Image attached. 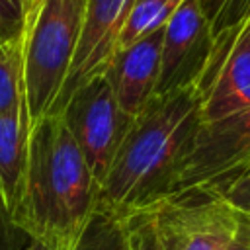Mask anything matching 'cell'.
Segmentation results:
<instances>
[{
  "mask_svg": "<svg viewBox=\"0 0 250 250\" xmlns=\"http://www.w3.org/2000/svg\"><path fill=\"white\" fill-rule=\"evenodd\" d=\"M227 250H250V223L244 219V215H242V223Z\"/></svg>",
  "mask_w": 250,
  "mask_h": 250,
  "instance_id": "cell-20",
  "label": "cell"
},
{
  "mask_svg": "<svg viewBox=\"0 0 250 250\" xmlns=\"http://www.w3.org/2000/svg\"><path fill=\"white\" fill-rule=\"evenodd\" d=\"M23 250H61V248H57V246L51 244V242L39 240V238H29V242L25 244Z\"/></svg>",
  "mask_w": 250,
  "mask_h": 250,
  "instance_id": "cell-21",
  "label": "cell"
},
{
  "mask_svg": "<svg viewBox=\"0 0 250 250\" xmlns=\"http://www.w3.org/2000/svg\"><path fill=\"white\" fill-rule=\"evenodd\" d=\"M182 2L184 0H135L117 33L115 51L156 29H162Z\"/></svg>",
  "mask_w": 250,
  "mask_h": 250,
  "instance_id": "cell-12",
  "label": "cell"
},
{
  "mask_svg": "<svg viewBox=\"0 0 250 250\" xmlns=\"http://www.w3.org/2000/svg\"><path fill=\"white\" fill-rule=\"evenodd\" d=\"M57 115L62 117L94 178L102 184L133 123V119L121 111L105 74H96L78 86Z\"/></svg>",
  "mask_w": 250,
  "mask_h": 250,
  "instance_id": "cell-5",
  "label": "cell"
},
{
  "mask_svg": "<svg viewBox=\"0 0 250 250\" xmlns=\"http://www.w3.org/2000/svg\"><path fill=\"white\" fill-rule=\"evenodd\" d=\"M215 195L225 199L238 213H250V166Z\"/></svg>",
  "mask_w": 250,
  "mask_h": 250,
  "instance_id": "cell-17",
  "label": "cell"
},
{
  "mask_svg": "<svg viewBox=\"0 0 250 250\" xmlns=\"http://www.w3.org/2000/svg\"><path fill=\"white\" fill-rule=\"evenodd\" d=\"M100 184L61 115H45L29 131L23 189L14 213L29 236L72 250L98 211Z\"/></svg>",
  "mask_w": 250,
  "mask_h": 250,
  "instance_id": "cell-2",
  "label": "cell"
},
{
  "mask_svg": "<svg viewBox=\"0 0 250 250\" xmlns=\"http://www.w3.org/2000/svg\"><path fill=\"white\" fill-rule=\"evenodd\" d=\"M88 0H35L21 33L29 131L49 115L78 51Z\"/></svg>",
  "mask_w": 250,
  "mask_h": 250,
  "instance_id": "cell-3",
  "label": "cell"
},
{
  "mask_svg": "<svg viewBox=\"0 0 250 250\" xmlns=\"http://www.w3.org/2000/svg\"><path fill=\"white\" fill-rule=\"evenodd\" d=\"M199 125L197 88L154 96L133 119L100 184L98 211L127 219L168 199Z\"/></svg>",
  "mask_w": 250,
  "mask_h": 250,
  "instance_id": "cell-1",
  "label": "cell"
},
{
  "mask_svg": "<svg viewBox=\"0 0 250 250\" xmlns=\"http://www.w3.org/2000/svg\"><path fill=\"white\" fill-rule=\"evenodd\" d=\"M72 250H129L125 221L96 211Z\"/></svg>",
  "mask_w": 250,
  "mask_h": 250,
  "instance_id": "cell-14",
  "label": "cell"
},
{
  "mask_svg": "<svg viewBox=\"0 0 250 250\" xmlns=\"http://www.w3.org/2000/svg\"><path fill=\"white\" fill-rule=\"evenodd\" d=\"M123 221L129 238V250H160L154 230V219L150 211L137 213Z\"/></svg>",
  "mask_w": 250,
  "mask_h": 250,
  "instance_id": "cell-16",
  "label": "cell"
},
{
  "mask_svg": "<svg viewBox=\"0 0 250 250\" xmlns=\"http://www.w3.org/2000/svg\"><path fill=\"white\" fill-rule=\"evenodd\" d=\"M242 215H244V219H246V221L250 223V213H242Z\"/></svg>",
  "mask_w": 250,
  "mask_h": 250,
  "instance_id": "cell-23",
  "label": "cell"
},
{
  "mask_svg": "<svg viewBox=\"0 0 250 250\" xmlns=\"http://www.w3.org/2000/svg\"><path fill=\"white\" fill-rule=\"evenodd\" d=\"M250 166V107L201 121L191 152L168 199L219 193Z\"/></svg>",
  "mask_w": 250,
  "mask_h": 250,
  "instance_id": "cell-4",
  "label": "cell"
},
{
  "mask_svg": "<svg viewBox=\"0 0 250 250\" xmlns=\"http://www.w3.org/2000/svg\"><path fill=\"white\" fill-rule=\"evenodd\" d=\"M16 2V6L23 12V16H27V12L33 8V4H35V0H14Z\"/></svg>",
  "mask_w": 250,
  "mask_h": 250,
  "instance_id": "cell-22",
  "label": "cell"
},
{
  "mask_svg": "<svg viewBox=\"0 0 250 250\" xmlns=\"http://www.w3.org/2000/svg\"><path fill=\"white\" fill-rule=\"evenodd\" d=\"M197 92L201 121L250 107V16L215 39Z\"/></svg>",
  "mask_w": 250,
  "mask_h": 250,
  "instance_id": "cell-8",
  "label": "cell"
},
{
  "mask_svg": "<svg viewBox=\"0 0 250 250\" xmlns=\"http://www.w3.org/2000/svg\"><path fill=\"white\" fill-rule=\"evenodd\" d=\"M164 27L113 53L104 74L125 115L135 119L154 98Z\"/></svg>",
  "mask_w": 250,
  "mask_h": 250,
  "instance_id": "cell-10",
  "label": "cell"
},
{
  "mask_svg": "<svg viewBox=\"0 0 250 250\" xmlns=\"http://www.w3.org/2000/svg\"><path fill=\"white\" fill-rule=\"evenodd\" d=\"M150 213L160 250H227L242 223L217 195L164 199Z\"/></svg>",
  "mask_w": 250,
  "mask_h": 250,
  "instance_id": "cell-6",
  "label": "cell"
},
{
  "mask_svg": "<svg viewBox=\"0 0 250 250\" xmlns=\"http://www.w3.org/2000/svg\"><path fill=\"white\" fill-rule=\"evenodd\" d=\"M133 2L135 0H88L86 21L78 51L74 55L66 82L59 98L55 100L49 115H57L64 105L66 98L88 78L104 74L107 62L115 53L117 33Z\"/></svg>",
  "mask_w": 250,
  "mask_h": 250,
  "instance_id": "cell-9",
  "label": "cell"
},
{
  "mask_svg": "<svg viewBox=\"0 0 250 250\" xmlns=\"http://www.w3.org/2000/svg\"><path fill=\"white\" fill-rule=\"evenodd\" d=\"M29 236L16 225L6 203L0 197V250H23Z\"/></svg>",
  "mask_w": 250,
  "mask_h": 250,
  "instance_id": "cell-19",
  "label": "cell"
},
{
  "mask_svg": "<svg viewBox=\"0 0 250 250\" xmlns=\"http://www.w3.org/2000/svg\"><path fill=\"white\" fill-rule=\"evenodd\" d=\"M25 105L21 37L0 43V115Z\"/></svg>",
  "mask_w": 250,
  "mask_h": 250,
  "instance_id": "cell-13",
  "label": "cell"
},
{
  "mask_svg": "<svg viewBox=\"0 0 250 250\" xmlns=\"http://www.w3.org/2000/svg\"><path fill=\"white\" fill-rule=\"evenodd\" d=\"M203 16L211 25L213 37L236 27L250 16V0H197Z\"/></svg>",
  "mask_w": 250,
  "mask_h": 250,
  "instance_id": "cell-15",
  "label": "cell"
},
{
  "mask_svg": "<svg viewBox=\"0 0 250 250\" xmlns=\"http://www.w3.org/2000/svg\"><path fill=\"white\" fill-rule=\"evenodd\" d=\"M25 27V16L14 0H0V43L16 41Z\"/></svg>",
  "mask_w": 250,
  "mask_h": 250,
  "instance_id": "cell-18",
  "label": "cell"
},
{
  "mask_svg": "<svg viewBox=\"0 0 250 250\" xmlns=\"http://www.w3.org/2000/svg\"><path fill=\"white\" fill-rule=\"evenodd\" d=\"M29 119L27 107L0 115V197L14 217L27 166Z\"/></svg>",
  "mask_w": 250,
  "mask_h": 250,
  "instance_id": "cell-11",
  "label": "cell"
},
{
  "mask_svg": "<svg viewBox=\"0 0 250 250\" xmlns=\"http://www.w3.org/2000/svg\"><path fill=\"white\" fill-rule=\"evenodd\" d=\"M215 47L211 25L197 0H184L164 25L154 96L197 88Z\"/></svg>",
  "mask_w": 250,
  "mask_h": 250,
  "instance_id": "cell-7",
  "label": "cell"
}]
</instances>
